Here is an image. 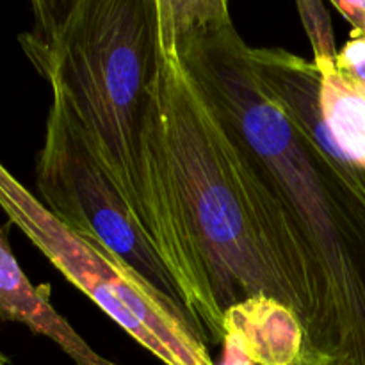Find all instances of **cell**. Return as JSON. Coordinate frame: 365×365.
Returning <instances> with one entry per match:
<instances>
[{"label": "cell", "instance_id": "6da1fadb", "mask_svg": "<svg viewBox=\"0 0 365 365\" xmlns=\"http://www.w3.org/2000/svg\"><path fill=\"white\" fill-rule=\"evenodd\" d=\"M182 64L237 155L305 348L365 365V171L335 146L314 61L241 38L225 0H168Z\"/></svg>", "mask_w": 365, "mask_h": 365}, {"label": "cell", "instance_id": "7a4b0ae2", "mask_svg": "<svg viewBox=\"0 0 365 365\" xmlns=\"http://www.w3.org/2000/svg\"><path fill=\"white\" fill-rule=\"evenodd\" d=\"M20 48L177 284L205 344L223 316L203 282L171 178L160 118L159 0H34Z\"/></svg>", "mask_w": 365, "mask_h": 365}, {"label": "cell", "instance_id": "3957f363", "mask_svg": "<svg viewBox=\"0 0 365 365\" xmlns=\"http://www.w3.org/2000/svg\"><path fill=\"white\" fill-rule=\"evenodd\" d=\"M160 118L185 230L221 316L266 294L292 310L262 241L223 125L182 64L166 0H159Z\"/></svg>", "mask_w": 365, "mask_h": 365}, {"label": "cell", "instance_id": "277c9868", "mask_svg": "<svg viewBox=\"0 0 365 365\" xmlns=\"http://www.w3.org/2000/svg\"><path fill=\"white\" fill-rule=\"evenodd\" d=\"M36 189L39 202L64 227L134 273L157 302L196 330L170 271L93 159L77 123L57 96H52L46 114L36 160Z\"/></svg>", "mask_w": 365, "mask_h": 365}, {"label": "cell", "instance_id": "5b68a950", "mask_svg": "<svg viewBox=\"0 0 365 365\" xmlns=\"http://www.w3.org/2000/svg\"><path fill=\"white\" fill-rule=\"evenodd\" d=\"M0 207L29 241L138 344L166 365H216L198 331L98 246L84 242L0 163Z\"/></svg>", "mask_w": 365, "mask_h": 365}, {"label": "cell", "instance_id": "8992f818", "mask_svg": "<svg viewBox=\"0 0 365 365\" xmlns=\"http://www.w3.org/2000/svg\"><path fill=\"white\" fill-rule=\"evenodd\" d=\"M0 319L27 327L32 334L56 342L75 365H118L89 348L88 342L50 305L43 289L25 277L0 227Z\"/></svg>", "mask_w": 365, "mask_h": 365}, {"label": "cell", "instance_id": "52a82bcc", "mask_svg": "<svg viewBox=\"0 0 365 365\" xmlns=\"http://www.w3.org/2000/svg\"><path fill=\"white\" fill-rule=\"evenodd\" d=\"M223 328L225 339H232L255 365H292L305 344L296 314L266 294L232 305Z\"/></svg>", "mask_w": 365, "mask_h": 365}, {"label": "cell", "instance_id": "ba28073f", "mask_svg": "<svg viewBox=\"0 0 365 365\" xmlns=\"http://www.w3.org/2000/svg\"><path fill=\"white\" fill-rule=\"evenodd\" d=\"M296 7L309 34L314 61L337 59L339 50L335 48L334 31H331V20L327 6L323 2H298Z\"/></svg>", "mask_w": 365, "mask_h": 365}, {"label": "cell", "instance_id": "9c48e42d", "mask_svg": "<svg viewBox=\"0 0 365 365\" xmlns=\"http://www.w3.org/2000/svg\"><path fill=\"white\" fill-rule=\"evenodd\" d=\"M337 71L348 84L365 93V34L353 31L337 53Z\"/></svg>", "mask_w": 365, "mask_h": 365}, {"label": "cell", "instance_id": "30bf717a", "mask_svg": "<svg viewBox=\"0 0 365 365\" xmlns=\"http://www.w3.org/2000/svg\"><path fill=\"white\" fill-rule=\"evenodd\" d=\"M331 7L337 9L353 25V31L364 32L365 34V0H360V2H341V0H334Z\"/></svg>", "mask_w": 365, "mask_h": 365}, {"label": "cell", "instance_id": "8fae6325", "mask_svg": "<svg viewBox=\"0 0 365 365\" xmlns=\"http://www.w3.org/2000/svg\"><path fill=\"white\" fill-rule=\"evenodd\" d=\"M220 365H255L232 339L223 341V362Z\"/></svg>", "mask_w": 365, "mask_h": 365}, {"label": "cell", "instance_id": "7c38bea8", "mask_svg": "<svg viewBox=\"0 0 365 365\" xmlns=\"http://www.w3.org/2000/svg\"><path fill=\"white\" fill-rule=\"evenodd\" d=\"M292 365H331V362L328 359H324L323 355H319L317 351H314V349H309L303 346L302 355L298 356V360Z\"/></svg>", "mask_w": 365, "mask_h": 365}, {"label": "cell", "instance_id": "4fadbf2b", "mask_svg": "<svg viewBox=\"0 0 365 365\" xmlns=\"http://www.w3.org/2000/svg\"><path fill=\"white\" fill-rule=\"evenodd\" d=\"M0 365H9V359L2 351H0Z\"/></svg>", "mask_w": 365, "mask_h": 365}]
</instances>
